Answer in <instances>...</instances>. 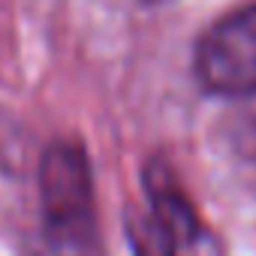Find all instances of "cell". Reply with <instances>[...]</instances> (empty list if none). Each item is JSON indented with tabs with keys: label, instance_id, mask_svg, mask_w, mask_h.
<instances>
[{
	"label": "cell",
	"instance_id": "6da1fadb",
	"mask_svg": "<svg viewBox=\"0 0 256 256\" xmlns=\"http://www.w3.org/2000/svg\"><path fill=\"white\" fill-rule=\"evenodd\" d=\"M40 223L34 256H100L96 196L88 154L76 142L46 148L36 172Z\"/></svg>",
	"mask_w": 256,
	"mask_h": 256
},
{
	"label": "cell",
	"instance_id": "7a4b0ae2",
	"mask_svg": "<svg viewBox=\"0 0 256 256\" xmlns=\"http://www.w3.org/2000/svg\"><path fill=\"white\" fill-rule=\"evenodd\" d=\"M193 64L208 94L229 100L256 94V0L202 34Z\"/></svg>",
	"mask_w": 256,
	"mask_h": 256
},
{
	"label": "cell",
	"instance_id": "3957f363",
	"mask_svg": "<svg viewBox=\"0 0 256 256\" xmlns=\"http://www.w3.org/2000/svg\"><path fill=\"white\" fill-rule=\"evenodd\" d=\"M178 241L175 235L157 220V217H142L133 229V250L136 256H178Z\"/></svg>",
	"mask_w": 256,
	"mask_h": 256
}]
</instances>
